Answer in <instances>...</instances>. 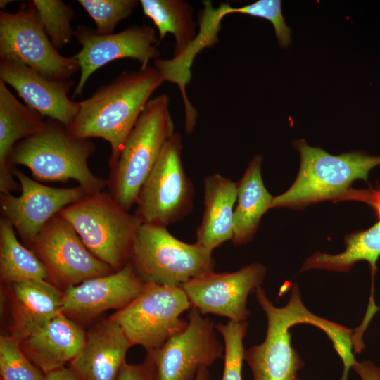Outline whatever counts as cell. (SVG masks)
<instances>
[{"label":"cell","instance_id":"obj_24","mask_svg":"<svg viewBox=\"0 0 380 380\" xmlns=\"http://www.w3.org/2000/svg\"><path fill=\"white\" fill-rule=\"evenodd\" d=\"M237 184L215 173L204 180L205 210L196 230L198 244L213 251L233 236Z\"/></svg>","mask_w":380,"mask_h":380},{"label":"cell","instance_id":"obj_31","mask_svg":"<svg viewBox=\"0 0 380 380\" xmlns=\"http://www.w3.org/2000/svg\"><path fill=\"white\" fill-rule=\"evenodd\" d=\"M96 24L99 34H110L118 23L127 18L140 4L137 0H78Z\"/></svg>","mask_w":380,"mask_h":380},{"label":"cell","instance_id":"obj_1","mask_svg":"<svg viewBox=\"0 0 380 380\" xmlns=\"http://www.w3.org/2000/svg\"><path fill=\"white\" fill-rule=\"evenodd\" d=\"M164 82L154 65L124 71L79 102V111L66 129L75 138L99 137L108 141L111 167L151 96Z\"/></svg>","mask_w":380,"mask_h":380},{"label":"cell","instance_id":"obj_32","mask_svg":"<svg viewBox=\"0 0 380 380\" xmlns=\"http://www.w3.org/2000/svg\"><path fill=\"white\" fill-rule=\"evenodd\" d=\"M115 380H156L152 362L146 357L145 361L139 364L125 362L121 367Z\"/></svg>","mask_w":380,"mask_h":380},{"label":"cell","instance_id":"obj_20","mask_svg":"<svg viewBox=\"0 0 380 380\" xmlns=\"http://www.w3.org/2000/svg\"><path fill=\"white\" fill-rule=\"evenodd\" d=\"M202 2L203 8L198 14V34L186 51L177 58H158L153 61L154 66L164 81L178 86L184 102V115L187 118H191L197 113L186 91V85L191 82V68L194 58L204 49L218 43V33L222 28L223 18L229 14L239 13V8L232 7L228 3H221L217 8H215L210 1L205 0Z\"/></svg>","mask_w":380,"mask_h":380},{"label":"cell","instance_id":"obj_12","mask_svg":"<svg viewBox=\"0 0 380 380\" xmlns=\"http://www.w3.org/2000/svg\"><path fill=\"white\" fill-rule=\"evenodd\" d=\"M31 249L44 265L49 281L58 287L67 289L115 272L87 249L73 227L58 214L42 229Z\"/></svg>","mask_w":380,"mask_h":380},{"label":"cell","instance_id":"obj_4","mask_svg":"<svg viewBox=\"0 0 380 380\" xmlns=\"http://www.w3.org/2000/svg\"><path fill=\"white\" fill-rule=\"evenodd\" d=\"M95 147L89 139L72 137L61 123L48 118L42 129L20 141L11 155V164L27 167L39 180L77 181L89 194L103 191L106 182L88 165Z\"/></svg>","mask_w":380,"mask_h":380},{"label":"cell","instance_id":"obj_36","mask_svg":"<svg viewBox=\"0 0 380 380\" xmlns=\"http://www.w3.org/2000/svg\"><path fill=\"white\" fill-rule=\"evenodd\" d=\"M13 1L10 0H1L0 1V7L1 9H4L6 5L10 4L11 2H13Z\"/></svg>","mask_w":380,"mask_h":380},{"label":"cell","instance_id":"obj_10","mask_svg":"<svg viewBox=\"0 0 380 380\" xmlns=\"http://www.w3.org/2000/svg\"><path fill=\"white\" fill-rule=\"evenodd\" d=\"M182 150V137L175 132L140 189L135 215L142 223L167 227L189 212L194 189L184 172Z\"/></svg>","mask_w":380,"mask_h":380},{"label":"cell","instance_id":"obj_26","mask_svg":"<svg viewBox=\"0 0 380 380\" xmlns=\"http://www.w3.org/2000/svg\"><path fill=\"white\" fill-rule=\"evenodd\" d=\"M144 14L151 18L162 40L172 34L175 40L173 58L184 53L195 39L198 24L194 20V9L184 0H140Z\"/></svg>","mask_w":380,"mask_h":380},{"label":"cell","instance_id":"obj_11","mask_svg":"<svg viewBox=\"0 0 380 380\" xmlns=\"http://www.w3.org/2000/svg\"><path fill=\"white\" fill-rule=\"evenodd\" d=\"M187 321L182 331L148 353L156 380H194L201 367H208L224 357V346L210 318L191 308Z\"/></svg>","mask_w":380,"mask_h":380},{"label":"cell","instance_id":"obj_13","mask_svg":"<svg viewBox=\"0 0 380 380\" xmlns=\"http://www.w3.org/2000/svg\"><path fill=\"white\" fill-rule=\"evenodd\" d=\"M74 37L81 49L73 56L80 65V76L73 97L82 94L90 76L99 68L118 59L132 58L140 68L148 66L151 59L160 56L155 29L148 25H132L110 34H99L86 25H78Z\"/></svg>","mask_w":380,"mask_h":380},{"label":"cell","instance_id":"obj_18","mask_svg":"<svg viewBox=\"0 0 380 380\" xmlns=\"http://www.w3.org/2000/svg\"><path fill=\"white\" fill-rule=\"evenodd\" d=\"M359 201L370 205L378 220L370 228L350 233L345 236L344 251L337 254L315 252L303 262L300 272L312 269L348 272L354 264L367 261L370 267L372 284L369 303H373V281L380 257V186L376 189H350L341 201Z\"/></svg>","mask_w":380,"mask_h":380},{"label":"cell","instance_id":"obj_35","mask_svg":"<svg viewBox=\"0 0 380 380\" xmlns=\"http://www.w3.org/2000/svg\"><path fill=\"white\" fill-rule=\"evenodd\" d=\"M208 368L207 367H201L198 370L194 380H210V372Z\"/></svg>","mask_w":380,"mask_h":380},{"label":"cell","instance_id":"obj_28","mask_svg":"<svg viewBox=\"0 0 380 380\" xmlns=\"http://www.w3.org/2000/svg\"><path fill=\"white\" fill-rule=\"evenodd\" d=\"M42 25L53 46L58 50L68 44L74 36L72 21L73 9L61 0H33Z\"/></svg>","mask_w":380,"mask_h":380},{"label":"cell","instance_id":"obj_22","mask_svg":"<svg viewBox=\"0 0 380 380\" xmlns=\"http://www.w3.org/2000/svg\"><path fill=\"white\" fill-rule=\"evenodd\" d=\"M13 322L11 335L20 341L61 312L63 291L46 280L10 284Z\"/></svg>","mask_w":380,"mask_h":380},{"label":"cell","instance_id":"obj_5","mask_svg":"<svg viewBox=\"0 0 380 380\" xmlns=\"http://www.w3.org/2000/svg\"><path fill=\"white\" fill-rule=\"evenodd\" d=\"M170 98L163 94L146 104L110 168L109 194L129 210L153 168L165 144L175 134Z\"/></svg>","mask_w":380,"mask_h":380},{"label":"cell","instance_id":"obj_17","mask_svg":"<svg viewBox=\"0 0 380 380\" xmlns=\"http://www.w3.org/2000/svg\"><path fill=\"white\" fill-rule=\"evenodd\" d=\"M0 80L11 86L32 109L65 127L73 121L80 103L68 98L73 80H56L44 77L21 63L0 60Z\"/></svg>","mask_w":380,"mask_h":380},{"label":"cell","instance_id":"obj_34","mask_svg":"<svg viewBox=\"0 0 380 380\" xmlns=\"http://www.w3.org/2000/svg\"><path fill=\"white\" fill-rule=\"evenodd\" d=\"M44 380H79L69 367H62L46 374Z\"/></svg>","mask_w":380,"mask_h":380},{"label":"cell","instance_id":"obj_30","mask_svg":"<svg viewBox=\"0 0 380 380\" xmlns=\"http://www.w3.org/2000/svg\"><path fill=\"white\" fill-rule=\"evenodd\" d=\"M247 321L218 323L215 329L224 341V368L221 380H242V366L245 349L243 339L246 334Z\"/></svg>","mask_w":380,"mask_h":380},{"label":"cell","instance_id":"obj_15","mask_svg":"<svg viewBox=\"0 0 380 380\" xmlns=\"http://www.w3.org/2000/svg\"><path fill=\"white\" fill-rule=\"evenodd\" d=\"M267 269L260 263H251L232 272L214 271L191 279L181 286L192 308L202 315L213 314L229 321H247L249 293L262 284Z\"/></svg>","mask_w":380,"mask_h":380},{"label":"cell","instance_id":"obj_8","mask_svg":"<svg viewBox=\"0 0 380 380\" xmlns=\"http://www.w3.org/2000/svg\"><path fill=\"white\" fill-rule=\"evenodd\" d=\"M191 308L182 286L145 283L141 293L110 317L132 346H141L150 353L186 327L188 321L181 315Z\"/></svg>","mask_w":380,"mask_h":380},{"label":"cell","instance_id":"obj_27","mask_svg":"<svg viewBox=\"0 0 380 380\" xmlns=\"http://www.w3.org/2000/svg\"><path fill=\"white\" fill-rule=\"evenodd\" d=\"M15 229L5 217L0 219V277L13 284L25 280L49 281L47 270L35 253L22 245Z\"/></svg>","mask_w":380,"mask_h":380},{"label":"cell","instance_id":"obj_9","mask_svg":"<svg viewBox=\"0 0 380 380\" xmlns=\"http://www.w3.org/2000/svg\"><path fill=\"white\" fill-rule=\"evenodd\" d=\"M0 60L21 63L56 80H70L80 70L73 56L65 57L53 46L30 1L15 13L0 12Z\"/></svg>","mask_w":380,"mask_h":380},{"label":"cell","instance_id":"obj_19","mask_svg":"<svg viewBox=\"0 0 380 380\" xmlns=\"http://www.w3.org/2000/svg\"><path fill=\"white\" fill-rule=\"evenodd\" d=\"M131 346L120 326L110 317L86 334L84 345L69 368L79 380H115Z\"/></svg>","mask_w":380,"mask_h":380},{"label":"cell","instance_id":"obj_2","mask_svg":"<svg viewBox=\"0 0 380 380\" xmlns=\"http://www.w3.org/2000/svg\"><path fill=\"white\" fill-rule=\"evenodd\" d=\"M293 146L300 158L298 175L285 192L274 197L272 208L299 209L323 201H339L354 181L367 182L370 170L380 165V156L362 152L331 155L304 139Z\"/></svg>","mask_w":380,"mask_h":380},{"label":"cell","instance_id":"obj_25","mask_svg":"<svg viewBox=\"0 0 380 380\" xmlns=\"http://www.w3.org/2000/svg\"><path fill=\"white\" fill-rule=\"evenodd\" d=\"M262 156H255L237 184L232 242L235 246L251 241L263 215L272 206L274 197L265 188L261 175Z\"/></svg>","mask_w":380,"mask_h":380},{"label":"cell","instance_id":"obj_29","mask_svg":"<svg viewBox=\"0 0 380 380\" xmlns=\"http://www.w3.org/2000/svg\"><path fill=\"white\" fill-rule=\"evenodd\" d=\"M0 374L2 380H44L45 376L11 335L0 337Z\"/></svg>","mask_w":380,"mask_h":380},{"label":"cell","instance_id":"obj_23","mask_svg":"<svg viewBox=\"0 0 380 380\" xmlns=\"http://www.w3.org/2000/svg\"><path fill=\"white\" fill-rule=\"evenodd\" d=\"M45 124L42 117L21 103L0 80V192L20 189L13 179L11 158L15 146L40 131Z\"/></svg>","mask_w":380,"mask_h":380},{"label":"cell","instance_id":"obj_7","mask_svg":"<svg viewBox=\"0 0 380 380\" xmlns=\"http://www.w3.org/2000/svg\"><path fill=\"white\" fill-rule=\"evenodd\" d=\"M58 215L73 227L87 249L114 271L128 262L134 238L142 222L109 193L88 195Z\"/></svg>","mask_w":380,"mask_h":380},{"label":"cell","instance_id":"obj_14","mask_svg":"<svg viewBox=\"0 0 380 380\" xmlns=\"http://www.w3.org/2000/svg\"><path fill=\"white\" fill-rule=\"evenodd\" d=\"M21 194H1L3 217L8 220L24 243L31 247L44 226L63 208L89 194L81 186L56 188L42 184L13 168Z\"/></svg>","mask_w":380,"mask_h":380},{"label":"cell","instance_id":"obj_16","mask_svg":"<svg viewBox=\"0 0 380 380\" xmlns=\"http://www.w3.org/2000/svg\"><path fill=\"white\" fill-rule=\"evenodd\" d=\"M145 283L128 262L110 274L87 279L63 291L61 312L89 319L110 309H122L142 291Z\"/></svg>","mask_w":380,"mask_h":380},{"label":"cell","instance_id":"obj_21","mask_svg":"<svg viewBox=\"0 0 380 380\" xmlns=\"http://www.w3.org/2000/svg\"><path fill=\"white\" fill-rule=\"evenodd\" d=\"M85 339L84 330L61 312L20 343L27 357L46 374L70 363L82 350Z\"/></svg>","mask_w":380,"mask_h":380},{"label":"cell","instance_id":"obj_6","mask_svg":"<svg viewBox=\"0 0 380 380\" xmlns=\"http://www.w3.org/2000/svg\"><path fill=\"white\" fill-rule=\"evenodd\" d=\"M144 283L181 286L213 272V251L183 242L166 227L141 223L130 250L129 261Z\"/></svg>","mask_w":380,"mask_h":380},{"label":"cell","instance_id":"obj_33","mask_svg":"<svg viewBox=\"0 0 380 380\" xmlns=\"http://www.w3.org/2000/svg\"><path fill=\"white\" fill-rule=\"evenodd\" d=\"M361 380H380V367L369 360L357 362L353 367Z\"/></svg>","mask_w":380,"mask_h":380},{"label":"cell","instance_id":"obj_3","mask_svg":"<svg viewBox=\"0 0 380 380\" xmlns=\"http://www.w3.org/2000/svg\"><path fill=\"white\" fill-rule=\"evenodd\" d=\"M255 291L267 324L263 342L245 350L244 360L251 369L253 380H300L298 372L304 362L292 346L289 329L298 324H310L327 335L335 323L308 310L296 284L292 287L287 304L281 308L274 305L261 286Z\"/></svg>","mask_w":380,"mask_h":380}]
</instances>
